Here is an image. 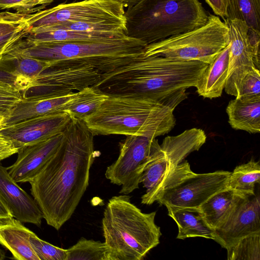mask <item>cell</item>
I'll return each mask as SVG.
<instances>
[{"label":"cell","instance_id":"cell-1","mask_svg":"<svg viewBox=\"0 0 260 260\" xmlns=\"http://www.w3.org/2000/svg\"><path fill=\"white\" fill-rule=\"evenodd\" d=\"M63 141L29 183L48 225L58 231L71 217L89 184L96 157L94 135L82 120L71 118Z\"/></svg>","mask_w":260,"mask_h":260},{"label":"cell","instance_id":"cell-2","mask_svg":"<svg viewBox=\"0 0 260 260\" xmlns=\"http://www.w3.org/2000/svg\"><path fill=\"white\" fill-rule=\"evenodd\" d=\"M208 63L144 52L101 75L94 86L108 95L146 98L175 108L187 98V88L196 87Z\"/></svg>","mask_w":260,"mask_h":260},{"label":"cell","instance_id":"cell-3","mask_svg":"<svg viewBox=\"0 0 260 260\" xmlns=\"http://www.w3.org/2000/svg\"><path fill=\"white\" fill-rule=\"evenodd\" d=\"M174 109L153 99L109 95L83 121L94 136L122 135L156 138L175 126Z\"/></svg>","mask_w":260,"mask_h":260},{"label":"cell","instance_id":"cell-4","mask_svg":"<svg viewBox=\"0 0 260 260\" xmlns=\"http://www.w3.org/2000/svg\"><path fill=\"white\" fill-rule=\"evenodd\" d=\"M126 34L146 45L204 25L200 0H139L125 11Z\"/></svg>","mask_w":260,"mask_h":260},{"label":"cell","instance_id":"cell-5","mask_svg":"<svg viewBox=\"0 0 260 260\" xmlns=\"http://www.w3.org/2000/svg\"><path fill=\"white\" fill-rule=\"evenodd\" d=\"M127 194L113 196L104 212L102 227L105 243L115 260H141L159 243L161 233L156 212L143 213Z\"/></svg>","mask_w":260,"mask_h":260},{"label":"cell","instance_id":"cell-6","mask_svg":"<svg viewBox=\"0 0 260 260\" xmlns=\"http://www.w3.org/2000/svg\"><path fill=\"white\" fill-rule=\"evenodd\" d=\"M146 44L128 37L106 41L38 42L24 38L14 45L21 53L49 61H68L109 72L144 52Z\"/></svg>","mask_w":260,"mask_h":260},{"label":"cell","instance_id":"cell-7","mask_svg":"<svg viewBox=\"0 0 260 260\" xmlns=\"http://www.w3.org/2000/svg\"><path fill=\"white\" fill-rule=\"evenodd\" d=\"M229 42L226 22L215 15L209 14L204 25L147 45L144 54L209 64Z\"/></svg>","mask_w":260,"mask_h":260},{"label":"cell","instance_id":"cell-8","mask_svg":"<svg viewBox=\"0 0 260 260\" xmlns=\"http://www.w3.org/2000/svg\"><path fill=\"white\" fill-rule=\"evenodd\" d=\"M231 173L221 170L197 174L184 160L165 180L156 201L166 207L199 208L212 195L228 188Z\"/></svg>","mask_w":260,"mask_h":260},{"label":"cell","instance_id":"cell-9","mask_svg":"<svg viewBox=\"0 0 260 260\" xmlns=\"http://www.w3.org/2000/svg\"><path fill=\"white\" fill-rule=\"evenodd\" d=\"M207 139L205 132L198 128L164 138L143 171L140 183L146 188L141 203L150 205L156 201L162 184L170 172L191 152L199 150Z\"/></svg>","mask_w":260,"mask_h":260},{"label":"cell","instance_id":"cell-10","mask_svg":"<svg viewBox=\"0 0 260 260\" xmlns=\"http://www.w3.org/2000/svg\"><path fill=\"white\" fill-rule=\"evenodd\" d=\"M124 6L112 0H83L62 3L27 14L30 29L71 22H111L125 24Z\"/></svg>","mask_w":260,"mask_h":260},{"label":"cell","instance_id":"cell-11","mask_svg":"<svg viewBox=\"0 0 260 260\" xmlns=\"http://www.w3.org/2000/svg\"><path fill=\"white\" fill-rule=\"evenodd\" d=\"M102 73L92 66L68 61H51V65L31 81L22 92L23 99L42 98L78 92L94 85Z\"/></svg>","mask_w":260,"mask_h":260},{"label":"cell","instance_id":"cell-12","mask_svg":"<svg viewBox=\"0 0 260 260\" xmlns=\"http://www.w3.org/2000/svg\"><path fill=\"white\" fill-rule=\"evenodd\" d=\"M159 145L156 138L126 136L120 143L117 159L107 168L106 178L111 183L121 186L120 194L132 192L139 188L142 174Z\"/></svg>","mask_w":260,"mask_h":260},{"label":"cell","instance_id":"cell-13","mask_svg":"<svg viewBox=\"0 0 260 260\" xmlns=\"http://www.w3.org/2000/svg\"><path fill=\"white\" fill-rule=\"evenodd\" d=\"M224 21L230 37L228 76L224 89L236 97L245 76L254 68L259 69L260 32L250 29L242 20L226 18Z\"/></svg>","mask_w":260,"mask_h":260},{"label":"cell","instance_id":"cell-14","mask_svg":"<svg viewBox=\"0 0 260 260\" xmlns=\"http://www.w3.org/2000/svg\"><path fill=\"white\" fill-rule=\"evenodd\" d=\"M71 119L60 112L37 116L0 128V133L19 149L62 133Z\"/></svg>","mask_w":260,"mask_h":260},{"label":"cell","instance_id":"cell-15","mask_svg":"<svg viewBox=\"0 0 260 260\" xmlns=\"http://www.w3.org/2000/svg\"><path fill=\"white\" fill-rule=\"evenodd\" d=\"M260 232V203L255 194L239 204L226 219L214 229V240L226 248L240 239Z\"/></svg>","mask_w":260,"mask_h":260},{"label":"cell","instance_id":"cell-16","mask_svg":"<svg viewBox=\"0 0 260 260\" xmlns=\"http://www.w3.org/2000/svg\"><path fill=\"white\" fill-rule=\"evenodd\" d=\"M63 139V132L47 140L19 149L15 162L8 171L17 183L29 182L56 152Z\"/></svg>","mask_w":260,"mask_h":260},{"label":"cell","instance_id":"cell-17","mask_svg":"<svg viewBox=\"0 0 260 260\" xmlns=\"http://www.w3.org/2000/svg\"><path fill=\"white\" fill-rule=\"evenodd\" d=\"M0 197L13 217L40 226L43 213L35 200L22 189L0 163Z\"/></svg>","mask_w":260,"mask_h":260},{"label":"cell","instance_id":"cell-18","mask_svg":"<svg viewBox=\"0 0 260 260\" xmlns=\"http://www.w3.org/2000/svg\"><path fill=\"white\" fill-rule=\"evenodd\" d=\"M76 92L56 96L22 99L6 118L5 125L33 117L64 112Z\"/></svg>","mask_w":260,"mask_h":260},{"label":"cell","instance_id":"cell-19","mask_svg":"<svg viewBox=\"0 0 260 260\" xmlns=\"http://www.w3.org/2000/svg\"><path fill=\"white\" fill-rule=\"evenodd\" d=\"M34 232L14 217L0 221V244L17 260H40L30 243Z\"/></svg>","mask_w":260,"mask_h":260},{"label":"cell","instance_id":"cell-20","mask_svg":"<svg viewBox=\"0 0 260 260\" xmlns=\"http://www.w3.org/2000/svg\"><path fill=\"white\" fill-rule=\"evenodd\" d=\"M226 112L233 129L260 132V95L236 97L229 102Z\"/></svg>","mask_w":260,"mask_h":260},{"label":"cell","instance_id":"cell-21","mask_svg":"<svg viewBox=\"0 0 260 260\" xmlns=\"http://www.w3.org/2000/svg\"><path fill=\"white\" fill-rule=\"evenodd\" d=\"M126 36L121 31H81L44 27L30 29L25 39L38 42H76L106 41Z\"/></svg>","mask_w":260,"mask_h":260},{"label":"cell","instance_id":"cell-22","mask_svg":"<svg viewBox=\"0 0 260 260\" xmlns=\"http://www.w3.org/2000/svg\"><path fill=\"white\" fill-rule=\"evenodd\" d=\"M229 50V43L208 64L195 87L199 95L210 99L221 95L228 76Z\"/></svg>","mask_w":260,"mask_h":260},{"label":"cell","instance_id":"cell-23","mask_svg":"<svg viewBox=\"0 0 260 260\" xmlns=\"http://www.w3.org/2000/svg\"><path fill=\"white\" fill-rule=\"evenodd\" d=\"M168 215L176 223L177 238L184 240L190 237L214 239V230L206 221L199 208L166 207Z\"/></svg>","mask_w":260,"mask_h":260},{"label":"cell","instance_id":"cell-24","mask_svg":"<svg viewBox=\"0 0 260 260\" xmlns=\"http://www.w3.org/2000/svg\"><path fill=\"white\" fill-rule=\"evenodd\" d=\"M248 198L226 188L210 197L200 208L208 224L214 230L226 219L239 204Z\"/></svg>","mask_w":260,"mask_h":260},{"label":"cell","instance_id":"cell-25","mask_svg":"<svg viewBox=\"0 0 260 260\" xmlns=\"http://www.w3.org/2000/svg\"><path fill=\"white\" fill-rule=\"evenodd\" d=\"M29 80L15 74L7 64L0 61V115L6 118L22 99V92Z\"/></svg>","mask_w":260,"mask_h":260},{"label":"cell","instance_id":"cell-26","mask_svg":"<svg viewBox=\"0 0 260 260\" xmlns=\"http://www.w3.org/2000/svg\"><path fill=\"white\" fill-rule=\"evenodd\" d=\"M26 14L19 12L0 13V60L4 54L28 34Z\"/></svg>","mask_w":260,"mask_h":260},{"label":"cell","instance_id":"cell-27","mask_svg":"<svg viewBox=\"0 0 260 260\" xmlns=\"http://www.w3.org/2000/svg\"><path fill=\"white\" fill-rule=\"evenodd\" d=\"M108 96L94 85L85 87L76 92L64 112L71 118L84 120L94 113Z\"/></svg>","mask_w":260,"mask_h":260},{"label":"cell","instance_id":"cell-28","mask_svg":"<svg viewBox=\"0 0 260 260\" xmlns=\"http://www.w3.org/2000/svg\"><path fill=\"white\" fill-rule=\"evenodd\" d=\"M260 182L259 161L251 158L246 163L237 166L231 173L228 188L246 197L255 195V185Z\"/></svg>","mask_w":260,"mask_h":260},{"label":"cell","instance_id":"cell-29","mask_svg":"<svg viewBox=\"0 0 260 260\" xmlns=\"http://www.w3.org/2000/svg\"><path fill=\"white\" fill-rule=\"evenodd\" d=\"M0 61L8 64L17 75L30 81L51 64V61L25 55L13 46L4 54Z\"/></svg>","mask_w":260,"mask_h":260},{"label":"cell","instance_id":"cell-30","mask_svg":"<svg viewBox=\"0 0 260 260\" xmlns=\"http://www.w3.org/2000/svg\"><path fill=\"white\" fill-rule=\"evenodd\" d=\"M67 260H115L105 242L84 238L67 249Z\"/></svg>","mask_w":260,"mask_h":260},{"label":"cell","instance_id":"cell-31","mask_svg":"<svg viewBox=\"0 0 260 260\" xmlns=\"http://www.w3.org/2000/svg\"><path fill=\"white\" fill-rule=\"evenodd\" d=\"M227 14L226 18L244 21L250 29L260 32V0H227Z\"/></svg>","mask_w":260,"mask_h":260},{"label":"cell","instance_id":"cell-32","mask_svg":"<svg viewBox=\"0 0 260 260\" xmlns=\"http://www.w3.org/2000/svg\"><path fill=\"white\" fill-rule=\"evenodd\" d=\"M226 249L228 260H260V232L240 239Z\"/></svg>","mask_w":260,"mask_h":260},{"label":"cell","instance_id":"cell-33","mask_svg":"<svg viewBox=\"0 0 260 260\" xmlns=\"http://www.w3.org/2000/svg\"><path fill=\"white\" fill-rule=\"evenodd\" d=\"M29 239L31 246L40 260H67V249L40 239L34 233Z\"/></svg>","mask_w":260,"mask_h":260},{"label":"cell","instance_id":"cell-34","mask_svg":"<svg viewBox=\"0 0 260 260\" xmlns=\"http://www.w3.org/2000/svg\"><path fill=\"white\" fill-rule=\"evenodd\" d=\"M254 95H260V73L256 68L243 79L236 97Z\"/></svg>","mask_w":260,"mask_h":260},{"label":"cell","instance_id":"cell-35","mask_svg":"<svg viewBox=\"0 0 260 260\" xmlns=\"http://www.w3.org/2000/svg\"><path fill=\"white\" fill-rule=\"evenodd\" d=\"M39 0H0V9H13L17 12L31 14L45 8L39 6Z\"/></svg>","mask_w":260,"mask_h":260},{"label":"cell","instance_id":"cell-36","mask_svg":"<svg viewBox=\"0 0 260 260\" xmlns=\"http://www.w3.org/2000/svg\"><path fill=\"white\" fill-rule=\"evenodd\" d=\"M18 150L10 140L0 133V160L17 153Z\"/></svg>","mask_w":260,"mask_h":260},{"label":"cell","instance_id":"cell-37","mask_svg":"<svg viewBox=\"0 0 260 260\" xmlns=\"http://www.w3.org/2000/svg\"><path fill=\"white\" fill-rule=\"evenodd\" d=\"M215 15L224 20L228 17L227 0H204Z\"/></svg>","mask_w":260,"mask_h":260},{"label":"cell","instance_id":"cell-38","mask_svg":"<svg viewBox=\"0 0 260 260\" xmlns=\"http://www.w3.org/2000/svg\"><path fill=\"white\" fill-rule=\"evenodd\" d=\"M13 217L12 215L0 197V221Z\"/></svg>","mask_w":260,"mask_h":260},{"label":"cell","instance_id":"cell-39","mask_svg":"<svg viewBox=\"0 0 260 260\" xmlns=\"http://www.w3.org/2000/svg\"><path fill=\"white\" fill-rule=\"evenodd\" d=\"M122 4L124 8L132 7L136 4L139 0H112Z\"/></svg>","mask_w":260,"mask_h":260},{"label":"cell","instance_id":"cell-40","mask_svg":"<svg viewBox=\"0 0 260 260\" xmlns=\"http://www.w3.org/2000/svg\"><path fill=\"white\" fill-rule=\"evenodd\" d=\"M54 0H39V6L46 7V5L51 3Z\"/></svg>","mask_w":260,"mask_h":260},{"label":"cell","instance_id":"cell-41","mask_svg":"<svg viewBox=\"0 0 260 260\" xmlns=\"http://www.w3.org/2000/svg\"><path fill=\"white\" fill-rule=\"evenodd\" d=\"M6 117L2 115H0V128L5 126Z\"/></svg>","mask_w":260,"mask_h":260},{"label":"cell","instance_id":"cell-42","mask_svg":"<svg viewBox=\"0 0 260 260\" xmlns=\"http://www.w3.org/2000/svg\"><path fill=\"white\" fill-rule=\"evenodd\" d=\"M6 254L4 250L0 248V260H3L5 258Z\"/></svg>","mask_w":260,"mask_h":260}]
</instances>
